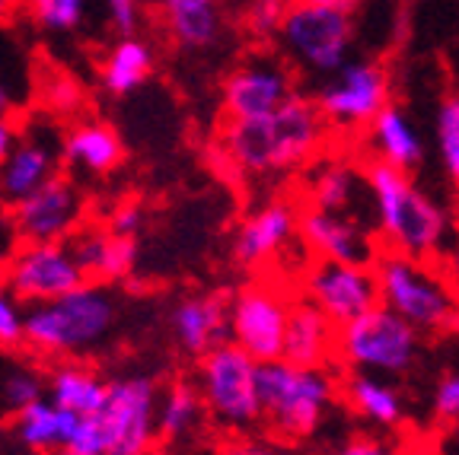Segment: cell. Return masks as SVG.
I'll list each match as a JSON object with an SVG mask.
<instances>
[{
	"label": "cell",
	"instance_id": "ab89813d",
	"mask_svg": "<svg viewBox=\"0 0 459 455\" xmlns=\"http://www.w3.org/2000/svg\"><path fill=\"white\" fill-rule=\"evenodd\" d=\"M20 245H22V236H20V229H16L13 210L0 207V264H4V268L10 264V258L16 255Z\"/></svg>",
	"mask_w": 459,
	"mask_h": 455
},
{
	"label": "cell",
	"instance_id": "bcb514c9",
	"mask_svg": "<svg viewBox=\"0 0 459 455\" xmlns=\"http://www.w3.org/2000/svg\"><path fill=\"white\" fill-rule=\"evenodd\" d=\"M399 455H437V449H434V442H409V446H402Z\"/></svg>",
	"mask_w": 459,
	"mask_h": 455
},
{
	"label": "cell",
	"instance_id": "ba28073f",
	"mask_svg": "<svg viewBox=\"0 0 459 455\" xmlns=\"http://www.w3.org/2000/svg\"><path fill=\"white\" fill-rule=\"evenodd\" d=\"M258 366L243 348L233 341L214 348L198 363V391L217 427L246 434L262 424V399H258Z\"/></svg>",
	"mask_w": 459,
	"mask_h": 455
},
{
	"label": "cell",
	"instance_id": "7bdbcfd3",
	"mask_svg": "<svg viewBox=\"0 0 459 455\" xmlns=\"http://www.w3.org/2000/svg\"><path fill=\"white\" fill-rule=\"evenodd\" d=\"M221 455H278L274 449L262 446V442H252V440H233L221 449Z\"/></svg>",
	"mask_w": 459,
	"mask_h": 455
},
{
	"label": "cell",
	"instance_id": "83f0119b",
	"mask_svg": "<svg viewBox=\"0 0 459 455\" xmlns=\"http://www.w3.org/2000/svg\"><path fill=\"white\" fill-rule=\"evenodd\" d=\"M208 417V408L195 382L176 379L160 395L157 405V442H179L198 430L201 420Z\"/></svg>",
	"mask_w": 459,
	"mask_h": 455
},
{
	"label": "cell",
	"instance_id": "44dd1931",
	"mask_svg": "<svg viewBox=\"0 0 459 455\" xmlns=\"http://www.w3.org/2000/svg\"><path fill=\"white\" fill-rule=\"evenodd\" d=\"M338 350V325L309 303L307 296L290 303L284 338V360L297 366H329Z\"/></svg>",
	"mask_w": 459,
	"mask_h": 455
},
{
	"label": "cell",
	"instance_id": "ac0fdd59",
	"mask_svg": "<svg viewBox=\"0 0 459 455\" xmlns=\"http://www.w3.org/2000/svg\"><path fill=\"white\" fill-rule=\"evenodd\" d=\"M300 239V210L294 201L274 198L252 210L233 236V262L246 270H255L262 264L281 258V252Z\"/></svg>",
	"mask_w": 459,
	"mask_h": 455
},
{
	"label": "cell",
	"instance_id": "f907efd6",
	"mask_svg": "<svg viewBox=\"0 0 459 455\" xmlns=\"http://www.w3.org/2000/svg\"><path fill=\"white\" fill-rule=\"evenodd\" d=\"M141 455H163L160 449H147V452H141Z\"/></svg>",
	"mask_w": 459,
	"mask_h": 455
},
{
	"label": "cell",
	"instance_id": "f1b7e54d",
	"mask_svg": "<svg viewBox=\"0 0 459 455\" xmlns=\"http://www.w3.org/2000/svg\"><path fill=\"white\" fill-rule=\"evenodd\" d=\"M153 73V51L147 42L134 36H122L108 48L106 61H102V86L112 96H131L141 90Z\"/></svg>",
	"mask_w": 459,
	"mask_h": 455
},
{
	"label": "cell",
	"instance_id": "60d3db41",
	"mask_svg": "<svg viewBox=\"0 0 459 455\" xmlns=\"http://www.w3.org/2000/svg\"><path fill=\"white\" fill-rule=\"evenodd\" d=\"M335 455H399V449L386 446V442L377 440V436H351Z\"/></svg>",
	"mask_w": 459,
	"mask_h": 455
},
{
	"label": "cell",
	"instance_id": "f546056e",
	"mask_svg": "<svg viewBox=\"0 0 459 455\" xmlns=\"http://www.w3.org/2000/svg\"><path fill=\"white\" fill-rule=\"evenodd\" d=\"M16 436L36 452L61 449V408L51 399H39L16 411Z\"/></svg>",
	"mask_w": 459,
	"mask_h": 455
},
{
	"label": "cell",
	"instance_id": "484cf974",
	"mask_svg": "<svg viewBox=\"0 0 459 455\" xmlns=\"http://www.w3.org/2000/svg\"><path fill=\"white\" fill-rule=\"evenodd\" d=\"M160 13L182 48H208L221 36V0H160Z\"/></svg>",
	"mask_w": 459,
	"mask_h": 455
},
{
	"label": "cell",
	"instance_id": "c3c4849f",
	"mask_svg": "<svg viewBox=\"0 0 459 455\" xmlns=\"http://www.w3.org/2000/svg\"><path fill=\"white\" fill-rule=\"evenodd\" d=\"M13 7H16V0H0V22L10 20V13H13Z\"/></svg>",
	"mask_w": 459,
	"mask_h": 455
},
{
	"label": "cell",
	"instance_id": "74e56055",
	"mask_svg": "<svg viewBox=\"0 0 459 455\" xmlns=\"http://www.w3.org/2000/svg\"><path fill=\"white\" fill-rule=\"evenodd\" d=\"M108 233L115 236H125V239H134L137 233L143 229V207L128 201V204H118L108 217Z\"/></svg>",
	"mask_w": 459,
	"mask_h": 455
},
{
	"label": "cell",
	"instance_id": "9a60e30c",
	"mask_svg": "<svg viewBox=\"0 0 459 455\" xmlns=\"http://www.w3.org/2000/svg\"><path fill=\"white\" fill-rule=\"evenodd\" d=\"M294 64L284 55H252L223 83L227 121L262 118L297 96Z\"/></svg>",
	"mask_w": 459,
	"mask_h": 455
},
{
	"label": "cell",
	"instance_id": "5bb4252c",
	"mask_svg": "<svg viewBox=\"0 0 459 455\" xmlns=\"http://www.w3.org/2000/svg\"><path fill=\"white\" fill-rule=\"evenodd\" d=\"M65 163V134L55 121H36L20 134L10 157L0 163V207H20L26 198L61 176Z\"/></svg>",
	"mask_w": 459,
	"mask_h": 455
},
{
	"label": "cell",
	"instance_id": "e0dca14e",
	"mask_svg": "<svg viewBox=\"0 0 459 455\" xmlns=\"http://www.w3.org/2000/svg\"><path fill=\"white\" fill-rule=\"evenodd\" d=\"M300 242L313 258H329L344 264H373L380 258L383 245L370 227L354 217L329 214L319 207L300 210Z\"/></svg>",
	"mask_w": 459,
	"mask_h": 455
},
{
	"label": "cell",
	"instance_id": "7a4b0ae2",
	"mask_svg": "<svg viewBox=\"0 0 459 455\" xmlns=\"http://www.w3.org/2000/svg\"><path fill=\"white\" fill-rule=\"evenodd\" d=\"M364 176L370 185L377 239L383 249L418 262H440L450 249V217L444 207L415 185L411 172L370 159Z\"/></svg>",
	"mask_w": 459,
	"mask_h": 455
},
{
	"label": "cell",
	"instance_id": "681fc988",
	"mask_svg": "<svg viewBox=\"0 0 459 455\" xmlns=\"http://www.w3.org/2000/svg\"><path fill=\"white\" fill-rule=\"evenodd\" d=\"M303 4H358V0H303Z\"/></svg>",
	"mask_w": 459,
	"mask_h": 455
},
{
	"label": "cell",
	"instance_id": "5b68a950",
	"mask_svg": "<svg viewBox=\"0 0 459 455\" xmlns=\"http://www.w3.org/2000/svg\"><path fill=\"white\" fill-rule=\"evenodd\" d=\"M380 303L399 313L418 331H446L459 322V296L437 262H418L383 249L373 262Z\"/></svg>",
	"mask_w": 459,
	"mask_h": 455
},
{
	"label": "cell",
	"instance_id": "30bf717a",
	"mask_svg": "<svg viewBox=\"0 0 459 455\" xmlns=\"http://www.w3.org/2000/svg\"><path fill=\"white\" fill-rule=\"evenodd\" d=\"M86 270L67 242H22L4 268V284L20 303H55L86 284Z\"/></svg>",
	"mask_w": 459,
	"mask_h": 455
},
{
	"label": "cell",
	"instance_id": "cb8c5ba5",
	"mask_svg": "<svg viewBox=\"0 0 459 455\" xmlns=\"http://www.w3.org/2000/svg\"><path fill=\"white\" fill-rule=\"evenodd\" d=\"M125 159L122 141L106 121H77L65 131V166L86 176H108Z\"/></svg>",
	"mask_w": 459,
	"mask_h": 455
},
{
	"label": "cell",
	"instance_id": "4316f807",
	"mask_svg": "<svg viewBox=\"0 0 459 455\" xmlns=\"http://www.w3.org/2000/svg\"><path fill=\"white\" fill-rule=\"evenodd\" d=\"M48 399L74 414H100L108 399V382L83 363H61L48 376Z\"/></svg>",
	"mask_w": 459,
	"mask_h": 455
},
{
	"label": "cell",
	"instance_id": "9c48e42d",
	"mask_svg": "<svg viewBox=\"0 0 459 455\" xmlns=\"http://www.w3.org/2000/svg\"><path fill=\"white\" fill-rule=\"evenodd\" d=\"M313 106L319 108L325 124L342 131L370 128V121L393 106V77L386 64L373 57H351L342 71L316 86Z\"/></svg>",
	"mask_w": 459,
	"mask_h": 455
},
{
	"label": "cell",
	"instance_id": "6da1fadb",
	"mask_svg": "<svg viewBox=\"0 0 459 455\" xmlns=\"http://www.w3.org/2000/svg\"><path fill=\"white\" fill-rule=\"evenodd\" d=\"M325 118L313 99L297 93L262 118L227 121L217 157L237 176H274L297 169L323 150Z\"/></svg>",
	"mask_w": 459,
	"mask_h": 455
},
{
	"label": "cell",
	"instance_id": "8d00e7d4",
	"mask_svg": "<svg viewBox=\"0 0 459 455\" xmlns=\"http://www.w3.org/2000/svg\"><path fill=\"white\" fill-rule=\"evenodd\" d=\"M434 417L444 427L459 424V370H450L446 376H440L437 389H434Z\"/></svg>",
	"mask_w": 459,
	"mask_h": 455
},
{
	"label": "cell",
	"instance_id": "d6a6232c",
	"mask_svg": "<svg viewBox=\"0 0 459 455\" xmlns=\"http://www.w3.org/2000/svg\"><path fill=\"white\" fill-rule=\"evenodd\" d=\"M42 106L48 115L71 118L83 108V90L67 73H51V77L42 80Z\"/></svg>",
	"mask_w": 459,
	"mask_h": 455
},
{
	"label": "cell",
	"instance_id": "f6af8a7d",
	"mask_svg": "<svg viewBox=\"0 0 459 455\" xmlns=\"http://www.w3.org/2000/svg\"><path fill=\"white\" fill-rule=\"evenodd\" d=\"M434 449H437V455H459V424H450V427L440 430V436L434 440Z\"/></svg>",
	"mask_w": 459,
	"mask_h": 455
},
{
	"label": "cell",
	"instance_id": "d4e9b609",
	"mask_svg": "<svg viewBox=\"0 0 459 455\" xmlns=\"http://www.w3.org/2000/svg\"><path fill=\"white\" fill-rule=\"evenodd\" d=\"M342 399L360 420L373 427H399L405 417V401L386 376L377 373H348L342 379Z\"/></svg>",
	"mask_w": 459,
	"mask_h": 455
},
{
	"label": "cell",
	"instance_id": "836d02e7",
	"mask_svg": "<svg viewBox=\"0 0 459 455\" xmlns=\"http://www.w3.org/2000/svg\"><path fill=\"white\" fill-rule=\"evenodd\" d=\"M22 341H26V313L10 287L0 284V348H20Z\"/></svg>",
	"mask_w": 459,
	"mask_h": 455
},
{
	"label": "cell",
	"instance_id": "52a82bcc",
	"mask_svg": "<svg viewBox=\"0 0 459 455\" xmlns=\"http://www.w3.org/2000/svg\"><path fill=\"white\" fill-rule=\"evenodd\" d=\"M421 350V331L389 306H377L360 319L338 328L335 360L351 373L377 376H405Z\"/></svg>",
	"mask_w": 459,
	"mask_h": 455
},
{
	"label": "cell",
	"instance_id": "d590c367",
	"mask_svg": "<svg viewBox=\"0 0 459 455\" xmlns=\"http://www.w3.org/2000/svg\"><path fill=\"white\" fill-rule=\"evenodd\" d=\"M42 389L45 385L36 373L16 370V373H10L7 382H4V401L10 405V411H22V408H29L32 401L45 399Z\"/></svg>",
	"mask_w": 459,
	"mask_h": 455
},
{
	"label": "cell",
	"instance_id": "7c38bea8",
	"mask_svg": "<svg viewBox=\"0 0 459 455\" xmlns=\"http://www.w3.org/2000/svg\"><path fill=\"white\" fill-rule=\"evenodd\" d=\"M303 296L342 328L380 306V284H377L373 264L313 258L303 270Z\"/></svg>",
	"mask_w": 459,
	"mask_h": 455
},
{
	"label": "cell",
	"instance_id": "4dcf8cb0",
	"mask_svg": "<svg viewBox=\"0 0 459 455\" xmlns=\"http://www.w3.org/2000/svg\"><path fill=\"white\" fill-rule=\"evenodd\" d=\"M434 141H437V159L444 166L446 178L459 188V93L446 96L437 106Z\"/></svg>",
	"mask_w": 459,
	"mask_h": 455
},
{
	"label": "cell",
	"instance_id": "7402d4cb",
	"mask_svg": "<svg viewBox=\"0 0 459 455\" xmlns=\"http://www.w3.org/2000/svg\"><path fill=\"white\" fill-rule=\"evenodd\" d=\"M90 280H125L137 264V242L108 229L83 227L67 239Z\"/></svg>",
	"mask_w": 459,
	"mask_h": 455
},
{
	"label": "cell",
	"instance_id": "e575fe53",
	"mask_svg": "<svg viewBox=\"0 0 459 455\" xmlns=\"http://www.w3.org/2000/svg\"><path fill=\"white\" fill-rule=\"evenodd\" d=\"M284 13H287V0H252L249 13H246V26L258 39H274L281 22H284Z\"/></svg>",
	"mask_w": 459,
	"mask_h": 455
},
{
	"label": "cell",
	"instance_id": "ee69618b",
	"mask_svg": "<svg viewBox=\"0 0 459 455\" xmlns=\"http://www.w3.org/2000/svg\"><path fill=\"white\" fill-rule=\"evenodd\" d=\"M437 264L444 268L446 280H450V287L456 290V296H459V242H456V245H450V249L444 252V258H440Z\"/></svg>",
	"mask_w": 459,
	"mask_h": 455
},
{
	"label": "cell",
	"instance_id": "277c9868",
	"mask_svg": "<svg viewBox=\"0 0 459 455\" xmlns=\"http://www.w3.org/2000/svg\"><path fill=\"white\" fill-rule=\"evenodd\" d=\"M358 4H303L287 0L284 22L278 29L281 55L294 64V71L313 77H332L351 61L358 39Z\"/></svg>",
	"mask_w": 459,
	"mask_h": 455
},
{
	"label": "cell",
	"instance_id": "ffe728a7",
	"mask_svg": "<svg viewBox=\"0 0 459 455\" xmlns=\"http://www.w3.org/2000/svg\"><path fill=\"white\" fill-rule=\"evenodd\" d=\"M169 328L182 354L208 356L214 348L230 341V303L214 293L182 296L169 315Z\"/></svg>",
	"mask_w": 459,
	"mask_h": 455
},
{
	"label": "cell",
	"instance_id": "8992f818",
	"mask_svg": "<svg viewBox=\"0 0 459 455\" xmlns=\"http://www.w3.org/2000/svg\"><path fill=\"white\" fill-rule=\"evenodd\" d=\"M115 303L106 287L83 284L80 290L26 309V344L39 354H83L108 335Z\"/></svg>",
	"mask_w": 459,
	"mask_h": 455
},
{
	"label": "cell",
	"instance_id": "3957f363",
	"mask_svg": "<svg viewBox=\"0 0 459 455\" xmlns=\"http://www.w3.org/2000/svg\"><path fill=\"white\" fill-rule=\"evenodd\" d=\"M338 395V379L325 366L274 360L258 366L262 424L278 440H307L319 430Z\"/></svg>",
	"mask_w": 459,
	"mask_h": 455
},
{
	"label": "cell",
	"instance_id": "d6986e66",
	"mask_svg": "<svg viewBox=\"0 0 459 455\" xmlns=\"http://www.w3.org/2000/svg\"><path fill=\"white\" fill-rule=\"evenodd\" d=\"M307 194L309 207H319V210H329V214L354 217L358 223H364V227H370L377 233V214H373V198L364 169L329 159V163L316 166V172L309 176Z\"/></svg>",
	"mask_w": 459,
	"mask_h": 455
},
{
	"label": "cell",
	"instance_id": "f35d334b",
	"mask_svg": "<svg viewBox=\"0 0 459 455\" xmlns=\"http://www.w3.org/2000/svg\"><path fill=\"white\" fill-rule=\"evenodd\" d=\"M106 13L118 36H131L141 22V0H106Z\"/></svg>",
	"mask_w": 459,
	"mask_h": 455
},
{
	"label": "cell",
	"instance_id": "8fae6325",
	"mask_svg": "<svg viewBox=\"0 0 459 455\" xmlns=\"http://www.w3.org/2000/svg\"><path fill=\"white\" fill-rule=\"evenodd\" d=\"M160 391L151 376H122L108 382L106 408L100 411L108 434V455H141L157 449Z\"/></svg>",
	"mask_w": 459,
	"mask_h": 455
},
{
	"label": "cell",
	"instance_id": "7dc6e473",
	"mask_svg": "<svg viewBox=\"0 0 459 455\" xmlns=\"http://www.w3.org/2000/svg\"><path fill=\"white\" fill-rule=\"evenodd\" d=\"M10 112H13V93L0 83V115H10Z\"/></svg>",
	"mask_w": 459,
	"mask_h": 455
},
{
	"label": "cell",
	"instance_id": "603a6c76",
	"mask_svg": "<svg viewBox=\"0 0 459 455\" xmlns=\"http://www.w3.org/2000/svg\"><path fill=\"white\" fill-rule=\"evenodd\" d=\"M367 147L377 163L395 166L402 172H411L424 163V141L418 134L415 121L399 106H386L367 128Z\"/></svg>",
	"mask_w": 459,
	"mask_h": 455
},
{
	"label": "cell",
	"instance_id": "2e32d148",
	"mask_svg": "<svg viewBox=\"0 0 459 455\" xmlns=\"http://www.w3.org/2000/svg\"><path fill=\"white\" fill-rule=\"evenodd\" d=\"M86 201L67 176L51 178L32 198L13 207V220L22 242H67L83 229Z\"/></svg>",
	"mask_w": 459,
	"mask_h": 455
},
{
	"label": "cell",
	"instance_id": "816d5d0a",
	"mask_svg": "<svg viewBox=\"0 0 459 455\" xmlns=\"http://www.w3.org/2000/svg\"><path fill=\"white\" fill-rule=\"evenodd\" d=\"M61 455H67V452H61Z\"/></svg>",
	"mask_w": 459,
	"mask_h": 455
},
{
	"label": "cell",
	"instance_id": "4fadbf2b",
	"mask_svg": "<svg viewBox=\"0 0 459 455\" xmlns=\"http://www.w3.org/2000/svg\"><path fill=\"white\" fill-rule=\"evenodd\" d=\"M290 303L265 284H249L230 299V341L243 348L252 360H284V338Z\"/></svg>",
	"mask_w": 459,
	"mask_h": 455
},
{
	"label": "cell",
	"instance_id": "1f68e13d",
	"mask_svg": "<svg viewBox=\"0 0 459 455\" xmlns=\"http://www.w3.org/2000/svg\"><path fill=\"white\" fill-rule=\"evenodd\" d=\"M29 16L48 32H74L83 22L90 0H22Z\"/></svg>",
	"mask_w": 459,
	"mask_h": 455
},
{
	"label": "cell",
	"instance_id": "b9f144b4",
	"mask_svg": "<svg viewBox=\"0 0 459 455\" xmlns=\"http://www.w3.org/2000/svg\"><path fill=\"white\" fill-rule=\"evenodd\" d=\"M20 141V131H16V121L10 115H0V163L10 157V150Z\"/></svg>",
	"mask_w": 459,
	"mask_h": 455
}]
</instances>
